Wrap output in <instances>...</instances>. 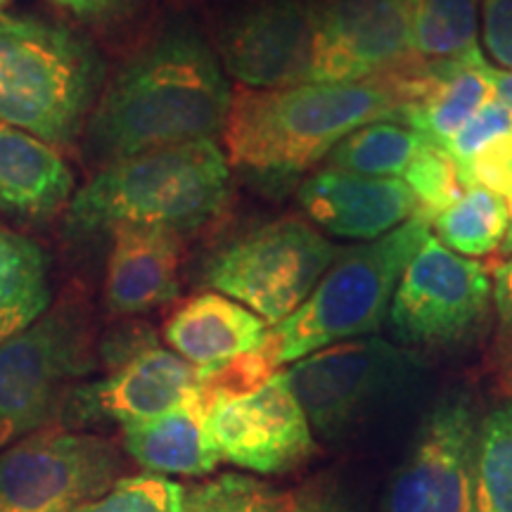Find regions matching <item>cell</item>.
<instances>
[{
    "instance_id": "obj_32",
    "label": "cell",
    "mask_w": 512,
    "mask_h": 512,
    "mask_svg": "<svg viewBox=\"0 0 512 512\" xmlns=\"http://www.w3.org/2000/svg\"><path fill=\"white\" fill-rule=\"evenodd\" d=\"M482 41L498 67L512 69V0H482Z\"/></svg>"
},
{
    "instance_id": "obj_21",
    "label": "cell",
    "mask_w": 512,
    "mask_h": 512,
    "mask_svg": "<svg viewBox=\"0 0 512 512\" xmlns=\"http://www.w3.org/2000/svg\"><path fill=\"white\" fill-rule=\"evenodd\" d=\"M53 304L43 249L0 223V342L29 328Z\"/></svg>"
},
{
    "instance_id": "obj_8",
    "label": "cell",
    "mask_w": 512,
    "mask_h": 512,
    "mask_svg": "<svg viewBox=\"0 0 512 512\" xmlns=\"http://www.w3.org/2000/svg\"><path fill=\"white\" fill-rule=\"evenodd\" d=\"M494 306V268L446 249L430 233L389 302L387 320L396 344L458 349L482 332Z\"/></svg>"
},
{
    "instance_id": "obj_36",
    "label": "cell",
    "mask_w": 512,
    "mask_h": 512,
    "mask_svg": "<svg viewBox=\"0 0 512 512\" xmlns=\"http://www.w3.org/2000/svg\"><path fill=\"white\" fill-rule=\"evenodd\" d=\"M498 254H501V256H510V254H512V214H510L508 233H505L501 247H498Z\"/></svg>"
},
{
    "instance_id": "obj_24",
    "label": "cell",
    "mask_w": 512,
    "mask_h": 512,
    "mask_svg": "<svg viewBox=\"0 0 512 512\" xmlns=\"http://www.w3.org/2000/svg\"><path fill=\"white\" fill-rule=\"evenodd\" d=\"M470 512H512V399L479 420Z\"/></svg>"
},
{
    "instance_id": "obj_20",
    "label": "cell",
    "mask_w": 512,
    "mask_h": 512,
    "mask_svg": "<svg viewBox=\"0 0 512 512\" xmlns=\"http://www.w3.org/2000/svg\"><path fill=\"white\" fill-rule=\"evenodd\" d=\"M207 401L200 384L188 399L138 425H126L124 448L150 475L204 477L221 465L207 430Z\"/></svg>"
},
{
    "instance_id": "obj_10",
    "label": "cell",
    "mask_w": 512,
    "mask_h": 512,
    "mask_svg": "<svg viewBox=\"0 0 512 512\" xmlns=\"http://www.w3.org/2000/svg\"><path fill=\"white\" fill-rule=\"evenodd\" d=\"M124 460L95 434L36 432L0 451V512H72L105 496Z\"/></svg>"
},
{
    "instance_id": "obj_17",
    "label": "cell",
    "mask_w": 512,
    "mask_h": 512,
    "mask_svg": "<svg viewBox=\"0 0 512 512\" xmlns=\"http://www.w3.org/2000/svg\"><path fill=\"white\" fill-rule=\"evenodd\" d=\"M105 302L121 316H136L174 302L181 290V235L164 228L117 226L110 230Z\"/></svg>"
},
{
    "instance_id": "obj_37",
    "label": "cell",
    "mask_w": 512,
    "mask_h": 512,
    "mask_svg": "<svg viewBox=\"0 0 512 512\" xmlns=\"http://www.w3.org/2000/svg\"><path fill=\"white\" fill-rule=\"evenodd\" d=\"M8 3H12V0H0V12H3V8H5V5H8Z\"/></svg>"
},
{
    "instance_id": "obj_1",
    "label": "cell",
    "mask_w": 512,
    "mask_h": 512,
    "mask_svg": "<svg viewBox=\"0 0 512 512\" xmlns=\"http://www.w3.org/2000/svg\"><path fill=\"white\" fill-rule=\"evenodd\" d=\"M230 98L207 41L190 27H171L102 88L83 131L86 150L107 166L159 147L214 140L226 124Z\"/></svg>"
},
{
    "instance_id": "obj_33",
    "label": "cell",
    "mask_w": 512,
    "mask_h": 512,
    "mask_svg": "<svg viewBox=\"0 0 512 512\" xmlns=\"http://www.w3.org/2000/svg\"><path fill=\"white\" fill-rule=\"evenodd\" d=\"M50 5L88 24L119 22L136 10L138 0H48Z\"/></svg>"
},
{
    "instance_id": "obj_12",
    "label": "cell",
    "mask_w": 512,
    "mask_h": 512,
    "mask_svg": "<svg viewBox=\"0 0 512 512\" xmlns=\"http://www.w3.org/2000/svg\"><path fill=\"white\" fill-rule=\"evenodd\" d=\"M479 420L465 392L434 403L389 484L384 512H470Z\"/></svg>"
},
{
    "instance_id": "obj_7",
    "label": "cell",
    "mask_w": 512,
    "mask_h": 512,
    "mask_svg": "<svg viewBox=\"0 0 512 512\" xmlns=\"http://www.w3.org/2000/svg\"><path fill=\"white\" fill-rule=\"evenodd\" d=\"M93 368L88 318L76 302L50 306L0 342V451L41 432L76 377Z\"/></svg>"
},
{
    "instance_id": "obj_14",
    "label": "cell",
    "mask_w": 512,
    "mask_h": 512,
    "mask_svg": "<svg viewBox=\"0 0 512 512\" xmlns=\"http://www.w3.org/2000/svg\"><path fill=\"white\" fill-rule=\"evenodd\" d=\"M223 69L247 88L309 83L311 0H256L221 31Z\"/></svg>"
},
{
    "instance_id": "obj_35",
    "label": "cell",
    "mask_w": 512,
    "mask_h": 512,
    "mask_svg": "<svg viewBox=\"0 0 512 512\" xmlns=\"http://www.w3.org/2000/svg\"><path fill=\"white\" fill-rule=\"evenodd\" d=\"M491 79H494V98L512 110V72H501L494 67Z\"/></svg>"
},
{
    "instance_id": "obj_6",
    "label": "cell",
    "mask_w": 512,
    "mask_h": 512,
    "mask_svg": "<svg viewBox=\"0 0 512 512\" xmlns=\"http://www.w3.org/2000/svg\"><path fill=\"white\" fill-rule=\"evenodd\" d=\"M337 254L309 223L273 221L211 254L202 280L273 328L306 302Z\"/></svg>"
},
{
    "instance_id": "obj_18",
    "label": "cell",
    "mask_w": 512,
    "mask_h": 512,
    "mask_svg": "<svg viewBox=\"0 0 512 512\" xmlns=\"http://www.w3.org/2000/svg\"><path fill=\"white\" fill-rule=\"evenodd\" d=\"M74 195V174L60 150L0 121V211L17 219H53Z\"/></svg>"
},
{
    "instance_id": "obj_23",
    "label": "cell",
    "mask_w": 512,
    "mask_h": 512,
    "mask_svg": "<svg viewBox=\"0 0 512 512\" xmlns=\"http://www.w3.org/2000/svg\"><path fill=\"white\" fill-rule=\"evenodd\" d=\"M510 226V209L494 192L472 185L432 221L434 238L460 256L494 254Z\"/></svg>"
},
{
    "instance_id": "obj_25",
    "label": "cell",
    "mask_w": 512,
    "mask_h": 512,
    "mask_svg": "<svg viewBox=\"0 0 512 512\" xmlns=\"http://www.w3.org/2000/svg\"><path fill=\"white\" fill-rule=\"evenodd\" d=\"M482 0H411L413 46L425 60L479 53Z\"/></svg>"
},
{
    "instance_id": "obj_31",
    "label": "cell",
    "mask_w": 512,
    "mask_h": 512,
    "mask_svg": "<svg viewBox=\"0 0 512 512\" xmlns=\"http://www.w3.org/2000/svg\"><path fill=\"white\" fill-rule=\"evenodd\" d=\"M460 178H463L465 188L479 185V188L494 192L508 204L512 214V133L479 150Z\"/></svg>"
},
{
    "instance_id": "obj_19",
    "label": "cell",
    "mask_w": 512,
    "mask_h": 512,
    "mask_svg": "<svg viewBox=\"0 0 512 512\" xmlns=\"http://www.w3.org/2000/svg\"><path fill=\"white\" fill-rule=\"evenodd\" d=\"M268 325L221 292L197 294L166 320L164 339L176 356L195 368L247 354L264 342Z\"/></svg>"
},
{
    "instance_id": "obj_34",
    "label": "cell",
    "mask_w": 512,
    "mask_h": 512,
    "mask_svg": "<svg viewBox=\"0 0 512 512\" xmlns=\"http://www.w3.org/2000/svg\"><path fill=\"white\" fill-rule=\"evenodd\" d=\"M292 512H354L347 503L342 501L332 491H309L306 489L302 496H294Z\"/></svg>"
},
{
    "instance_id": "obj_29",
    "label": "cell",
    "mask_w": 512,
    "mask_h": 512,
    "mask_svg": "<svg viewBox=\"0 0 512 512\" xmlns=\"http://www.w3.org/2000/svg\"><path fill=\"white\" fill-rule=\"evenodd\" d=\"M510 133L512 110L494 98L486 102L482 110L467 121L458 133H453L441 147L451 155L453 162L458 164V171L463 174V169L472 162V157H475L479 150H484L486 145L494 143L498 138L510 136Z\"/></svg>"
},
{
    "instance_id": "obj_28",
    "label": "cell",
    "mask_w": 512,
    "mask_h": 512,
    "mask_svg": "<svg viewBox=\"0 0 512 512\" xmlns=\"http://www.w3.org/2000/svg\"><path fill=\"white\" fill-rule=\"evenodd\" d=\"M185 486L159 475L121 477L105 496L81 505L72 512H178Z\"/></svg>"
},
{
    "instance_id": "obj_15",
    "label": "cell",
    "mask_w": 512,
    "mask_h": 512,
    "mask_svg": "<svg viewBox=\"0 0 512 512\" xmlns=\"http://www.w3.org/2000/svg\"><path fill=\"white\" fill-rule=\"evenodd\" d=\"M200 384V368L174 351L145 344L121 358L105 380L74 389L76 415L138 425L169 413Z\"/></svg>"
},
{
    "instance_id": "obj_11",
    "label": "cell",
    "mask_w": 512,
    "mask_h": 512,
    "mask_svg": "<svg viewBox=\"0 0 512 512\" xmlns=\"http://www.w3.org/2000/svg\"><path fill=\"white\" fill-rule=\"evenodd\" d=\"M309 83H370L413 62L411 0H311Z\"/></svg>"
},
{
    "instance_id": "obj_9",
    "label": "cell",
    "mask_w": 512,
    "mask_h": 512,
    "mask_svg": "<svg viewBox=\"0 0 512 512\" xmlns=\"http://www.w3.org/2000/svg\"><path fill=\"white\" fill-rule=\"evenodd\" d=\"M418 373L411 351L370 335L299 358L285 377L313 434L335 441L399 396Z\"/></svg>"
},
{
    "instance_id": "obj_22",
    "label": "cell",
    "mask_w": 512,
    "mask_h": 512,
    "mask_svg": "<svg viewBox=\"0 0 512 512\" xmlns=\"http://www.w3.org/2000/svg\"><path fill=\"white\" fill-rule=\"evenodd\" d=\"M422 143L425 138L411 126L382 119L351 131L325 159L332 169L375 178H399L406 174Z\"/></svg>"
},
{
    "instance_id": "obj_16",
    "label": "cell",
    "mask_w": 512,
    "mask_h": 512,
    "mask_svg": "<svg viewBox=\"0 0 512 512\" xmlns=\"http://www.w3.org/2000/svg\"><path fill=\"white\" fill-rule=\"evenodd\" d=\"M306 216L337 238L377 240L413 216V195L401 178L361 176L325 166L299 188Z\"/></svg>"
},
{
    "instance_id": "obj_5",
    "label": "cell",
    "mask_w": 512,
    "mask_h": 512,
    "mask_svg": "<svg viewBox=\"0 0 512 512\" xmlns=\"http://www.w3.org/2000/svg\"><path fill=\"white\" fill-rule=\"evenodd\" d=\"M432 230L408 219L366 245L339 249L337 259L292 316L268 328L261 347L275 368L382 328L399 278Z\"/></svg>"
},
{
    "instance_id": "obj_4",
    "label": "cell",
    "mask_w": 512,
    "mask_h": 512,
    "mask_svg": "<svg viewBox=\"0 0 512 512\" xmlns=\"http://www.w3.org/2000/svg\"><path fill=\"white\" fill-rule=\"evenodd\" d=\"M102 62L62 24L0 12V121L53 147L86 131L102 91Z\"/></svg>"
},
{
    "instance_id": "obj_27",
    "label": "cell",
    "mask_w": 512,
    "mask_h": 512,
    "mask_svg": "<svg viewBox=\"0 0 512 512\" xmlns=\"http://www.w3.org/2000/svg\"><path fill=\"white\" fill-rule=\"evenodd\" d=\"M403 178H406L403 183L411 190L415 204L411 219L425 223V226H432V221L441 211L458 202L467 190L463 178H460L458 164L453 162L444 147L434 145L430 140L422 143Z\"/></svg>"
},
{
    "instance_id": "obj_3",
    "label": "cell",
    "mask_w": 512,
    "mask_h": 512,
    "mask_svg": "<svg viewBox=\"0 0 512 512\" xmlns=\"http://www.w3.org/2000/svg\"><path fill=\"white\" fill-rule=\"evenodd\" d=\"M230 166L214 140L140 152L100 166L67 204L72 235L110 233L117 226L164 228L183 235L226 209Z\"/></svg>"
},
{
    "instance_id": "obj_30",
    "label": "cell",
    "mask_w": 512,
    "mask_h": 512,
    "mask_svg": "<svg viewBox=\"0 0 512 512\" xmlns=\"http://www.w3.org/2000/svg\"><path fill=\"white\" fill-rule=\"evenodd\" d=\"M496 332L491 342V373L498 387L512 399V259L494 266Z\"/></svg>"
},
{
    "instance_id": "obj_2",
    "label": "cell",
    "mask_w": 512,
    "mask_h": 512,
    "mask_svg": "<svg viewBox=\"0 0 512 512\" xmlns=\"http://www.w3.org/2000/svg\"><path fill=\"white\" fill-rule=\"evenodd\" d=\"M382 119L399 121V105L377 83L238 86L221 133L228 164L292 176L328 157L351 131Z\"/></svg>"
},
{
    "instance_id": "obj_13",
    "label": "cell",
    "mask_w": 512,
    "mask_h": 512,
    "mask_svg": "<svg viewBox=\"0 0 512 512\" xmlns=\"http://www.w3.org/2000/svg\"><path fill=\"white\" fill-rule=\"evenodd\" d=\"M207 430L221 463L256 475H283L316 451L309 418L285 370L252 394L209 403Z\"/></svg>"
},
{
    "instance_id": "obj_26",
    "label": "cell",
    "mask_w": 512,
    "mask_h": 512,
    "mask_svg": "<svg viewBox=\"0 0 512 512\" xmlns=\"http://www.w3.org/2000/svg\"><path fill=\"white\" fill-rule=\"evenodd\" d=\"M294 496L247 475H219L185 489L178 512H292Z\"/></svg>"
}]
</instances>
